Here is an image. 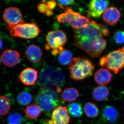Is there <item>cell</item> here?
I'll return each mask as SVG.
<instances>
[{
  "mask_svg": "<svg viewBox=\"0 0 124 124\" xmlns=\"http://www.w3.org/2000/svg\"><path fill=\"white\" fill-rule=\"evenodd\" d=\"M105 28L101 24L91 21L86 27L74 29V39L76 45L93 58L92 45L95 40L104 36Z\"/></svg>",
  "mask_w": 124,
  "mask_h": 124,
  "instance_id": "obj_1",
  "label": "cell"
},
{
  "mask_svg": "<svg viewBox=\"0 0 124 124\" xmlns=\"http://www.w3.org/2000/svg\"><path fill=\"white\" fill-rule=\"evenodd\" d=\"M66 81V77L62 69L54 66H48L40 71L38 84L41 88L60 93Z\"/></svg>",
  "mask_w": 124,
  "mask_h": 124,
  "instance_id": "obj_2",
  "label": "cell"
},
{
  "mask_svg": "<svg viewBox=\"0 0 124 124\" xmlns=\"http://www.w3.org/2000/svg\"><path fill=\"white\" fill-rule=\"evenodd\" d=\"M70 77L75 80H81L90 76L95 68L91 60L84 56L73 58L69 65Z\"/></svg>",
  "mask_w": 124,
  "mask_h": 124,
  "instance_id": "obj_3",
  "label": "cell"
},
{
  "mask_svg": "<svg viewBox=\"0 0 124 124\" xmlns=\"http://www.w3.org/2000/svg\"><path fill=\"white\" fill-rule=\"evenodd\" d=\"M57 93L51 90L41 88L35 97V102L44 112H51L61 102Z\"/></svg>",
  "mask_w": 124,
  "mask_h": 124,
  "instance_id": "obj_4",
  "label": "cell"
},
{
  "mask_svg": "<svg viewBox=\"0 0 124 124\" xmlns=\"http://www.w3.org/2000/svg\"><path fill=\"white\" fill-rule=\"evenodd\" d=\"M99 64L115 74L119 73L124 67V51L119 48L114 50L100 59Z\"/></svg>",
  "mask_w": 124,
  "mask_h": 124,
  "instance_id": "obj_5",
  "label": "cell"
},
{
  "mask_svg": "<svg viewBox=\"0 0 124 124\" xmlns=\"http://www.w3.org/2000/svg\"><path fill=\"white\" fill-rule=\"evenodd\" d=\"M64 13L57 17L58 22L60 23H68L75 29L86 27L89 23L88 18L81 15L79 13L72 10L70 7H65Z\"/></svg>",
  "mask_w": 124,
  "mask_h": 124,
  "instance_id": "obj_6",
  "label": "cell"
},
{
  "mask_svg": "<svg viewBox=\"0 0 124 124\" xmlns=\"http://www.w3.org/2000/svg\"><path fill=\"white\" fill-rule=\"evenodd\" d=\"M7 28L11 36L23 39L35 38L40 31L38 26L33 23H23L14 26L8 25Z\"/></svg>",
  "mask_w": 124,
  "mask_h": 124,
  "instance_id": "obj_7",
  "label": "cell"
},
{
  "mask_svg": "<svg viewBox=\"0 0 124 124\" xmlns=\"http://www.w3.org/2000/svg\"><path fill=\"white\" fill-rule=\"evenodd\" d=\"M47 44L45 48L47 50L63 47L68 41L66 34L62 30H58L49 32L46 38Z\"/></svg>",
  "mask_w": 124,
  "mask_h": 124,
  "instance_id": "obj_8",
  "label": "cell"
},
{
  "mask_svg": "<svg viewBox=\"0 0 124 124\" xmlns=\"http://www.w3.org/2000/svg\"><path fill=\"white\" fill-rule=\"evenodd\" d=\"M71 119L68 109L65 106L57 107L52 113L51 119L45 121V124H69Z\"/></svg>",
  "mask_w": 124,
  "mask_h": 124,
  "instance_id": "obj_9",
  "label": "cell"
},
{
  "mask_svg": "<svg viewBox=\"0 0 124 124\" xmlns=\"http://www.w3.org/2000/svg\"><path fill=\"white\" fill-rule=\"evenodd\" d=\"M22 17L20 10L16 7L7 8L3 13V19L8 26H16L24 23Z\"/></svg>",
  "mask_w": 124,
  "mask_h": 124,
  "instance_id": "obj_10",
  "label": "cell"
},
{
  "mask_svg": "<svg viewBox=\"0 0 124 124\" xmlns=\"http://www.w3.org/2000/svg\"><path fill=\"white\" fill-rule=\"evenodd\" d=\"M110 2L106 0H93L88 5L89 13L94 18L100 17L107 9Z\"/></svg>",
  "mask_w": 124,
  "mask_h": 124,
  "instance_id": "obj_11",
  "label": "cell"
},
{
  "mask_svg": "<svg viewBox=\"0 0 124 124\" xmlns=\"http://www.w3.org/2000/svg\"><path fill=\"white\" fill-rule=\"evenodd\" d=\"M1 60L6 66L13 67L17 66L20 62V55L18 52L14 50L7 49L1 54Z\"/></svg>",
  "mask_w": 124,
  "mask_h": 124,
  "instance_id": "obj_12",
  "label": "cell"
},
{
  "mask_svg": "<svg viewBox=\"0 0 124 124\" xmlns=\"http://www.w3.org/2000/svg\"><path fill=\"white\" fill-rule=\"evenodd\" d=\"M38 77V71L31 68H25L21 72L20 75V79L21 82L28 86L35 84Z\"/></svg>",
  "mask_w": 124,
  "mask_h": 124,
  "instance_id": "obj_13",
  "label": "cell"
},
{
  "mask_svg": "<svg viewBox=\"0 0 124 124\" xmlns=\"http://www.w3.org/2000/svg\"><path fill=\"white\" fill-rule=\"evenodd\" d=\"M121 17L120 12L116 7H111L107 8L103 15L104 22L110 25H113L118 22Z\"/></svg>",
  "mask_w": 124,
  "mask_h": 124,
  "instance_id": "obj_14",
  "label": "cell"
},
{
  "mask_svg": "<svg viewBox=\"0 0 124 124\" xmlns=\"http://www.w3.org/2000/svg\"><path fill=\"white\" fill-rule=\"evenodd\" d=\"M25 54L28 60L33 63L39 62L42 57V50L35 45L28 46L25 50Z\"/></svg>",
  "mask_w": 124,
  "mask_h": 124,
  "instance_id": "obj_15",
  "label": "cell"
},
{
  "mask_svg": "<svg viewBox=\"0 0 124 124\" xmlns=\"http://www.w3.org/2000/svg\"><path fill=\"white\" fill-rule=\"evenodd\" d=\"M112 78L111 72L106 68H100L96 71L94 74V80L100 85L108 84L111 81Z\"/></svg>",
  "mask_w": 124,
  "mask_h": 124,
  "instance_id": "obj_16",
  "label": "cell"
},
{
  "mask_svg": "<svg viewBox=\"0 0 124 124\" xmlns=\"http://www.w3.org/2000/svg\"><path fill=\"white\" fill-rule=\"evenodd\" d=\"M110 94L107 87L104 85H100L94 89L92 92V97L95 101H101L106 99Z\"/></svg>",
  "mask_w": 124,
  "mask_h": 124,
  "instance_id": "obj_17",
  "label": "cell"
},
{
  "mask_svg": "<svg viewBox=\"0 0 124 124\" xmlns=\"http://www.w3.org/2000/svg\"><path fill=\"white\" fill-rule=\"evenodd\" d=\"M102 116L105 119L110 123H114L119 117V112L116 108L112 106H107L102 111Z\"/></svg>",
  "mask_w": 124,
  "mask_h": 124,
  "instance_id": "obj_18",
  "label": "cell"
},
{
  "mask_svg": "<svg viewBox=\"0 0 124 124\" xmlns=\"http://www.w3.org/2000/svg\"><path fill=\"white\" fill-rule=\"evenodd\" d=\"M106 40L104 38L101 37L95 40L92 46L93 58L100 56L106 48Z\"/></svg>",
  "mask_w": 124,
  "mask_h": 124,
  "instance_id": "obj_19",
  "label": "cell"
},
{
  "mask_svg": "<svg viewBox=\"0 0 124 124\" xmlns=\"http://www.w3.org/2000/svg\"><path fill=\"white\" fill-rule=\"evenodd\" d=\"M79 95V92L77 89L73 87H70L65 89L63 91L61 97L65 101L71 102L76 100Z\"/></svg>",
  "mask_w": 124,
  "mask_h": 124,
  "instance_id": "obj_20",
  "label": "cell"
},
{
  "mask_svg": "<svg viewBox=\"0 0 124 124\" xmlns=\"http://www.w3.org/2000/svg\"><path fill=\"white\" fill-rule=\"evenodd\" d=\"M84 110L85 114L89 118H95L99 115L98 107L93 103L88 102L85 103L84 106Z\"/></svg>",
  "mask_w": 124,
  "mask_h": 124,
  "instance_id": "obj_21",
  "label": "cell"
},
{
  "mask_svg": "<svg viewBox=\"0 0 124 124\" xmlns=\"http://www.w3.org/2000/svg\"><path fill=\"white\" fill-rule=\"evenodd\" d=\"M24 111L27 116L31 119L38 118L41 113V109L36 104L29 105L24 109Z\"/></svg>",
  "mask_w": 124,
  "mask_h": 124,
  "instance_id": "obj_22",
  "label": "cell"
},
{
  "mask_svg": "<svg viewBox=\"0 0 124 124\" xmlns=\"http://www.w3.org/2000/svg\"><path fill=\"white\" fill-rule=\"evenodd\" d=\"M10 108L11 104L8 98L5 95L0 96V116L6 115Z\"/></svg>",
  "mask_w": 124,
  "mask_h": 124,
  "instance_id": "obj_23",
  "label": "cell"
},
{
  "mask_svg": "<svg viewBox=\"0 0 124 124\" xmlns=\"http://www.w3.org/2000/svg\"><path fill=\"white\" fill-rule=\"evenodd\" d=\"M33 98L31 93L28 91H23L19 93L17 97V100L19 104L21 106L28 105L32 101Z\"/></svg>",
  "mask_w": 124,
  "mask_h": 124,
  "instance_id": "obj_24",
  "label": "cell"
},
{
  "mask_svg": "<svg viewBox=\"0 0 124 124\" xmlns=\"http://www.w3.org/2000/svg\"><path fill=\"white\" fill-rule=\"evenodd\" d=\"M68 110L71 116L75 117H79L83 114L81 104L78 102H73L68 106Z\"/></svg>",
  "mask_w": 124,
  "mask_h": 124,
  "instance_id": "obj_25",
  "label": "cell"
},
{
  "mask_svg": "<svg viewBox=\"0 0 124 124\" xmlns=\"http://www.w3.org/2000/svg\"><path fill=\"white\" fill-rule=\"evenodd\" d=\"M72 58L71 52L68 50L64 49L59 54L58 59L60 64L65 66L70 63Z\"/></svg>",
  "mask_w": 124,
  "mask_h": 124,
  "instance_id": "obj_26",
  "label": "cell"
},
{
  "mask_svg": "<svg viewBox=\"0 0 124 124\" xmlns=\"http://www.w3.org/2000/svg\"><path fill=\"white\" fill-rule=\"evenodd\" d=\"M23 120V117L22 115L17 112L10 113L8 116L9 124H22Z\"/></svg>",
  "mask_w": 124,
  "mask_h": 124,
  "instance_id": "obj_27",
  "label": "cell"
},
{
  "mask_svg": "<svg viewBox=\"0 0 124 124\" xmlns=\"http://www.w3.org/2000/svg\"><path fill=\"white\" fill-rule=\"evenodd\" d=\"M113 39L117 44L121 45L124 43V31H118L114 34Z\"/></svg>",
  "mask_w": 124,
  "mask_h": 124,
  "instance_id": "obj_28",
  "label": "cell"
},
{
  "mask_svg": "<svg viewBox=\"0 0 124 124\" xmlns=\"http://www.w3.org/2000/svg\"><path fill=\"white\" fill-rule=\"evenodd\" d=\"M57 5L60 8L65 10L64 6H67L74 3V0H58L57 1Z\"/></svg>",
  "mask_w": 124,
  "mask_h": 124,
  "instance_id": "obj_29",
  "label": "cell"
},
{
  "mask_svg": "<svg viewBox=\"0 0 124 124\" xmlns=\"http://www.w3.org/2000/svg\"><path fill=\"white\" fill-rule=\"evenodd\" d=\"M42 2H43V3L46 4L49 9L51 10L55 8L57 5V2L55 0L48 1L44 0L42 1Z\"/></svg>",
  "mask_w": 124,
  "mask_h": 124,
  "instance_id": "obj_30",
  "label": "cell"
},
{
  "mask_svg": "<svg viewBox=\"0 0 124 124\" xmlns=\"http://www.w3.org/2000/svg\"><path fill=\"white\" fill-rule=\"evenodd\" d=\"M49 9L46 4L44 3H41L39 4L38 6V10L39 12L42 13H46Z\"/></svg>",
  "mask_w": 124,
  "mask_h": 124,
  "instance_id": "obj_31",
  "label": "cell"
},
{
  "mask_svg": "<svg viewBox=\"0 0 124 124\" xmlns=\"http://www.w3.org/2000/svg\"><path fill=\"white\" fill-rule=\"evenodd\" d=\"M65 49L63 47H60L59 48L55 49L53 50L51 52V53L53 55H56L58 54H59L60 53H62V51H63Z\"/></svg>",
  "mask_w": 124,
  "mask_h": 124,
  "instance_id": "obj_32",
  "label": "cell"
},
{
  "mask_svg": "<svg viewBox=\"0 0 124 124\" xmlns=\"http://www.w3.org/2000/svg\"><path fill=\"white\" fill-rule=\"evenodd\" d=\"M46 15L48 16V17H50V16H52L53 15V12L52 10L49 9L47 12H46Z\"/></svg>",
  "mask_w": 124,
  "mask_h": 124,
  "instance_id": "obj_33",
  "label": "cell"
},
{
  "mask_svg": "<svg viewBox=\"0 0 124 124\" xmlns=\"http://www.w3.org/2000/svg\"><path fill=\"white\" fill-rule=\"evenodd\" d=\"M3 41H2L1 38H0V50L2 48V46H3Z\"/></svg>",
  "mask_w": 124,
  "mask_h": 124,
  "instance_id": "obj_34",
  "label": "cell"
},
{
  "mask_svg": "<svg viewBox=\"0 0 124 124\" xmlns=\"http://www.w3.org/2000/svg\"><path fill=\"white\" fill-rule=\"evenodd\" d=\"M2 60H1V57H0V66L1 64V62H2Z\"/></svg>",
  "mask_w": 124,
  "mask_h": 124,
  "instance_id": "obj_35",
  "label": "cell"
}]
</instances>
